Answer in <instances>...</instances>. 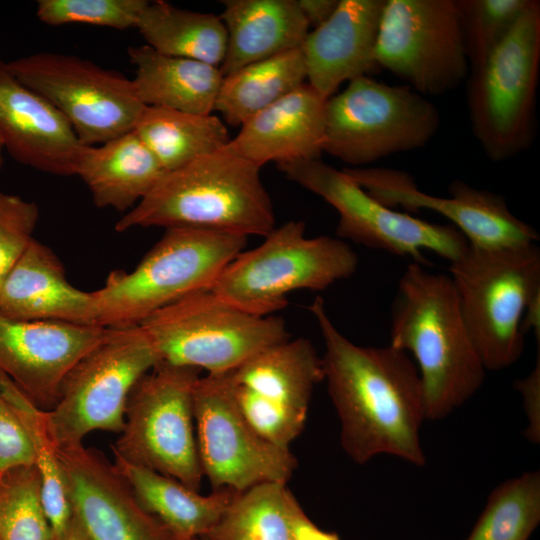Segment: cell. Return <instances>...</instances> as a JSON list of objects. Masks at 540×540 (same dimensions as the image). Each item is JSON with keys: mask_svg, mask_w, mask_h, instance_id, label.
I'll use <instances>...</instances> for the list:
<instances>
[{"mask_svg": "<svg viewBox=\"0 0 540 540\" xmlns=\"http://www.w3.org/2000/svg\"><path fill=\"white\" fill-rule=\"evenodd\" d=\"M470 68L507 36L532 0H455Z\"/></svg>", "mask_w": 540, "mask_h": 540, "instance_id": "e575fe53", "label": "cell"}, {"mask_svg": "<svg viewBox=\"0 0 540 540\" xmlns=\"http://www.w3.org/2000/svg\"><path fill=\"white\" fill-rule=\"evenodd\" d=\"M73 513L89 540H179L138 501L115 465L95 449H57Z\"/></svg>", "mask_w": 540, "mask_h": 540, "instance_id": "d6986e66", "label": "cell"}, {"mask_svg": "<svg viewBox=\"0 0 540 540\" xmlns=\"http://www.w3.org/2000/svg\"><path fill=\"white\" fill-rule=\"evenodd\" d=\"M140 102L193 114H212L223 75L217 66L162 54L147 44L127 51Z\"/></svg>", "mask_w": 540, "mask_h": 540, "instance_id": "4316f807", "label": "cell"}, {"mask_svg": "<svg viewBox=\"0 0 540 540\" xmlns=\"http://www.w3.org/2000/svg\"><path fill=\"white\" fill-rule=\"evenodd\" d=\"M439 127L438 109L425 96L362 76L327 99L323 152L362 166L425 146Z\"/></svg>", "mask_w": 540, "mask_h": 540, "instance_id": "9c48e42d", "label": "cell"}, {"mask_svg": "<svg viewBox=\"0 0 540 540\" xmlns=\"http://www.w3.org/2000/svg\"><path fill=\"white\" fill-rule=\"evenodd\" d=\"M234 399L249 424L283 448L303 431L322 358L306 338L282 341L228 372Z\"/></svg>", "mask_w": 540, "mask_h": 540, "instance_id": "2e32d148", "label": "cell"}, {"mask_svg": "<svg viewBox=\"0 0 540 540\" xmlns=\"http://www.w3.org/2000/svg\"><path fill=\"white\" fill-rule=\"evenodd\" d=\"M376 59L425 97L457 88L470 66L455 0H386Z\"/></svg>", "mask_w": 540, "mask_h": 540, "instance_id": "5bb4252c", "label": "cell"}, {"mask_svg": "<svg viewBox=\"0 0 540 540\" xmlns=\"http://www.w3.org/2000/svg\"><path fill=\"white\" fill-rule=\"evenodd\" d=\"M53 540H89V538L81 521L73 513L65 530L59 535L55 536Z\"/></svg>", "mask_w": 540, "mask_h": 540, "instance_id": "7bdbcfd3", "label": "cell"}, {"mask_svg": "<svg viewBox=\"0 0 540 540\" xmlns=\"http://www.w3.org/2000/svg\"><path fill=\"white\" fill-rule=\"evenodd\" d=\"M0 314L16 320L97 325L92 292L73 286L57 255L35 238L1 288Z\"/></svg>", "mask_w": 540, "mask_h": 540, "instance_id": "603a6c76", "label": "cell"}, {"mask_svg": "<svg viewBox=\"0 0 540 540\" xmlns=\"http://www.w3.org/2000/svg\"><path fill=\"white\" fill-rule=\"evenodd\" d=\"M133 131L166 172L223 149L230 137L224 122L212 114H193L145 107Z\"/></svg>", "mask_w": 540, "mask_h": 540, "instance_id": "f1b7e54d", "label": "cell"}, {"mask_svg": "<svg viewBox=\"0 0 540 540\" xmlns=\"http://www.w3.org/2000/svg\"><path fill=\"white\" fill-rule=\"evenodd\" d=\"M191 227L265 237L275 228L260 167L226 149L166 172L115 230Z\"/></svg>", "mask_w": 540, "mask_h": 540, "instance_id": "3957f363", "label": "cell"}, {"mask_svg": "<svg viewBox=\"0 0 540 540\" xmlns=\"http://www.w3.org/2000/svg\"><path fill=\"white\" fill-rule=\"evenodd\" d=\"M219 17L227 48L223 76L277 54L300 48L309 24L297 0H223Z\"/></svg>", "mask_w": 540, "mask_h": 540, "instance_id": "cb8c5ba5", "label": "cell"}, {"mask_svg": "<svg viewBox=\"0 0 540 540\" xmlns=\"http://www.w3.org/2000/svg\"><path fill=\"white\" fill-rule=\"evenodd\" d=\"M113 464L140 504L179 540H196L209 534L237 494L222 488L201 495L172 477L130 463L115 453Z\"/></svg>", "mask_w": 540, "mask_h": 540, "instance_id": "484cf974", "label": "cell"}, {"mask_svg": "<svg viewBox=\"0 0 540 540\" xmlns=\"http://www.w3.org/2000/svg\"><path fill=\"white\" fill-rule=\"evenodd\" d=\"M0 391L15 411L30 440L34 465L41 481L43 506L55 537L65 530L73 510L57 449L47 428L46 410L35 405L2 372Z\"/></svg>", "mask_w": 540, "mask_h": 540, "instance_id": "4dcf8cb0", "label": "cell"}, {"mask_svg": "<svg viewBox=\"0 0 540 540\" xmlns=\"http://www.w3.org/2000/svg\"><path fill=\"white\" fill-rule=\"evenodd\" d=\"M165 173L133 130L99 146H84L76 169L97 207L127 212Z\"/></svg>", "mask_w": 540, "mask_h": 540, "instance_id": "d4e9b609", "label": "cell"}, {"mask_svg": "<svg viewBox=\"0 0 540 540\" xmlns=\"http://www.w3.org/2000/svg\"><path fill=\"white\" fill-rule=\"evenodd\" d=\"M460 311L486 370L510 367L522 355L521 321L540 294V249L537 244L483 249L469 245L450 262Z\"/></svg>", "mask_w": 540, "mask_h": 540, "instance_id": "5b68a950", "label": "cell"}, {"mask_svg": "<svg viewBox=\"0 0 540 540\" xmlns=\"http://www.w3.org/2000/svg\"><path fill=\"white\" fill-rule=\"evenodd\" d=\"M289 518L292 540H340L337 533L318 527L292 493L289 497Z\"/></svg>", "mask_w": 540, "mask_h": 540, "instance_id": "ab89813d", "label": "cell"}, {"mask_svg": "<svg viewBox=\"0 0 540 540\" xmlns=\"http://www.w3.org/2000/svg\"><path fill=\"white\" fill-rule=\"evenodd\" d=\"M196 540H210V538L207 535L201 536L197 538Z\"/></svg>", "mask_w": 540, "mask_h": 540, "instance_id": "f6af8a7d", "label": "cell"}, {"mask_svg": "<svg viewBox=\"0 0 540 540\" xmlns=\"http://www.w3.org/2000/svg\"><path fill=\"white\" fill-rule=\"evenodd\" d=\"M287 484L264 483L237 493L210 540H292Z\"/></svg>", "mask_w": 540, "mask_h": 540, "instance_id": "1f68e13d", "label": "cell"}, {"mask_svg": "<svg viewBox=\"0 0 540 540\" xmlns=\"http://www.w3.org/2000/svg\"><path fill=\"white\" fill-rule=\"evenodd\" d=\"M3 151H4V145L0 137V169L2 168L3 163H4Z\"/></svg>", "mask_w": 540, "mask_h": 540, "instance_id": "ee69618b", "label": "cell"}, {"mask_svg": "<svg viewBox=\"0 0 540 540\" xmlns=\"http://www.w3.org/2000/svg\"><path fill=\"white\" fill-rule=\"evenodd\" d=\"M297 3L309 27L316 28L333 15L339 0H297Z\"/></svg>", "mask_w": 540, "mask_h": 540, "instance_id": "60d3db41", "label": "cell"}, {"mask_svg": "<svg viewBox=\"0 0 540 540\" xmlns=\"http://www.w3.org/2000/svg\"><path fill=\"white\" fill-rule=\"evenodd\" d=\"M248 236L191 227L167 228L130 272L114 270L92 291L97 325L123 329L156 311L211 287L243 251Z\"/></svg>", "mask_w": 540, "mask_h": 540, "instance_id": "277c9868", "label": "cell"}, {"mask_svg": "<svg viewBox=\"0 0 540 540\" xmlns=\"http://www.w3.org/2000/svg\"><path fill=\"white\" fill-rule=\"evenodd\" d=\"M540 522V471L495 487L466 540H528Z\"/></svg>", "mask_w": 540, "mask_h": 540, "instance_id": "d6a6232c", "label": "cell"}, {"mask_svg": "<svg viewBox=\"0 0 540 540\" xmlns=\"http://www.w3.org/2000/svg\"><path fill=\"white\" fill-rule=\"evenodd\" d=\"M34 464L30 440L15 411L0 391V473Z\"/></svg>", "mask_w": 540, "mask_h": 540, "instance_id": "74e56055", "label": "cell"}, {"mask_svg": "<svg viewBox=\"0 0 540 540\" xmlns=\"http://www.w3.org/2000/svg\"><path fill=\"white\" fill-rule=\"evenodd\" d=\"M540 349V348H539ZM533 370L525 378L516 380L515 389L521 394L527 418L524 429L526 439L534 444L540 442V350Z\"/></svg>", "mask_w": 540, "mask_h": 540, "instance_id": "f35d334b", "label": "cell"}, {"mask_svg": "<svg viewBox=\"0 0 540 540\" xmlns=\"http://www.w3.org/2000/svg\"><path fill=\"white\" fill-rule=\"evenodd\" d=\"M111 331L99 325L16 320L0 314V372L35 405L50 410L71 369Z\"/></svg>", "mask_w": 540, "mask_h": 540, "instance_id": "ac0fdd59", "label": "cell"}, {"mask_svg": "<svg viewBox=\"0 0 540 540\" xmlns=\"http://www.w3.org/2000/svg\"><path fill=\"white\" fill-rule=\"evenodd\" d=\"M285 176L329 203L339 214L336 235L363 246L413 262L428 264L423 251L450 262L469 247L464 235L451 224L432 223L390 208L369 195L343 170L320 159L278 165Z\"/></svg>", "mask_w": 540, "mask_h": 540, "instance_id": "7c38bea8", "label": "cell"}, {"mask_svg": "<svg viewBox=\"0 0 540 540\" xmlns=\"http://www.w3.org/2000/svg\"><path fill=\"white\" fill-rule=\"evenodd\" d=\"M386 0H339L301 45L308 84L325 99L340 85L380 71L376 46Z\"/></svg>", "mask_w": 540, "mask_h": 540, "instance_id": "44dd1931", "label": "cell"}, {"mask_svg": "<svg viewBox=\"0 0 540 540\" xmlns=\"http://www.w3.org/2000/svg\"><path fill=\"white\" fill-rule=\"evenodd\" d=\"M7 63L22 84L65 117L85 146L132 131L146 107L132 79L76 55L38 52Z\"/></svg>", "mask_w": 540, "mask_h": 540, "instance_id": "4fadbf2b", "label": "cell"}, {"mask_svg": "<svg viewBox=\"0 0 540 540\" xmlns=\"http://www.w3.org/2000/svg\"><path fill=\"white\" fill-rule=\"evenodd\" d=\"M34 464L0 473V540H53Z\"/></svg>", "mask_w": 540, "mask_h": 540, "instance_id": "836d02e7", "label": "cell"}, {"mask_svg": "<svg viewBox=\"0 0 540 540\" xmlns=\"http://www.w3.org/2000/svg\"><path fill=\"white\" fill-rule=\"evenodd\" d=\"M158 362L139 325L112 329L71 369L57 403L46 410L56 449L82 445L85 436L96 430L120 433L132 389Z\"/></svg>", "mask_w": 540, "mask_h": 540, "instance_id": "8fae6325", "label": "cell"}, {"mask_svg": "<svg viewBox=\"0 0 540 540\" xmlns=\"http://www.w3.org/2000/svg\"><path fill=\"white\" fill-rule=\"evenodd\" d=\"M303 221L274 228L256 248L239 253L209 288L227 303L258 316L272 315L300 289L320 291L357 270L354 249L338 237L308 238Z\"/></svg>", "mask_w": 540, "mask_h": 540, "instance_id": "8992f818", "label": "cell"}, {"mask_svg": "<svg viewBox=\"0 0 540 540\" xmlns=\"http://www.w3.org/2000/svg\"><path fill=\"white\" fill-rule=\"evenodd\" d=\"M307 79L301 48L248 64L223 76L214 110L231 126L291 93Z\"/></svg>", "mask_w": 540, "mask_h": 540, "instance_id": "83f0119b", "label": "cell"}, {"mask_svg": "<svg viewBox=\"0 0 540 540\" xmlns=\"http://www.w3.org/2000/svg\"><path fill=\"white\" fill-rule=\"evenodd\" d=\"M521 330L524 335L527 331H532L540 346V294L533 297L526 307L521 321Z\"/></svg>", "mask_w": 540, "mask_h": 540, "instance_id": "b9f144b4", "label": "cell"}, {"mask_svg": "<svg viewBox=\"0 0 540 540\" xmlns=\"http://www.w3.org/2000/svg\"><path fill=\"white\" fill-rule=\"evenodd\" d=\"M199 460L212 489L244 492L264 483L287 484L297 467L289 448L259 435L241 413L229 373L197 380L193 397Z\"/></svg>", "mask_w": 540, "mask_h": 540, "instance_id": "9a60e30c", "label": "cell"}, {"mask_svg": "<svg viewBox=\"0 0 540 540\" xmlns=\"http://www.w3.org/2000/svg\"><path fill=\"white\" fill-rule=\"evenodd\" d=\"M38 220L36 203L0 191V291L34 239Z\"/></svg>", "mask_w": 540, "mask_h": 540, "instance_id": "8d00e7d4", "label": "cell"}, {"mask_svg": "<svg viewBox=\"0 0 540 540\" xmlns=\"http://www.w3.org/2000/svg\"><path fill=\"white\" fill-rule=\"evenodd\" d=\"M390 327V345L414 357L426 419L447 417L482 386L486 369L449 275L412 261L399 279Z\"/></svg>", "mask_w": 540, "mask_h": 540, "instance_id": "7a4b0ae2", "label": "cell"}, {"mask_svg": "<svg viewBox=\"0 0 540 540\" xmlns=\"http://www.w3.org/2000/svg\"><path fill=\"white\" fill-rule=\"evenodd\" d=\"M197 368L159 361L132 389L120 436L111 445L126 461L172 477L194 491L203 472L195 423Z\"/></svg>", "mask_w": 540, "mask_h": 540, "instance_id": "30bf717a", "label": "cell"}, {"mask_svg": "<svg viewBox=\"0 0 540 540\" xmlns=\"http://www.w3.org/2000/svg\"><path fill=\"white\" fill-rule=\"evenodd\" d=\"M146 0H38L36 16L44 24H88L118 30L136 28Z\"/></svg>", "mask_w": 540, "mask_h": 540, "instance_id": "d590c367", "label": "cell"}, {"mask_svg": "<svg viewBox=\"0 0 540 540\" xmlns=\"http://www.w3.org/2000/svg\"><path fill=\"white\" fill-rule=\"evenodd\" d=\"M326 101L304 83L246 120L224 149L260 168L271 161L320 159Z\"/></svg>", "mask_w": 540, "mask_h": 540, "instance_id": "7402d4cb", "label": "cell"}, {"mask_svg": "<svg viewBox=\"0 0 540 540\" xmlns=\"http://www.w3.org/2000/svg\"><path fill=\"white\" fill-rule=\"evenodd\" d=\"M540 2L532 0L507 36L470 68L467 104L473 135L499 162L527 150L537 133Z\"/></svg>", "mask_w": 540, "mask_h": 540, "instance_id": "52a82bcc", "label": "cell"}, {"mask_svg": "<svg viewBox=\"0 0 540 540\" xmlns=\"http://www.w3.org/2000/svg\"><path fill=\"white\" fill-rule=\"evenodd\" d=\"M347 173L369 195L395 209L429 210L451 222L469 245L483 249L536 244L537 230L516 217L502 195L475 188L461 180L448 186L449 196L439 197L419 189L406 172L388 168L348 167Z\"/></svg>", "mask_w": 540, "mask_h": 540, "instance_id": "e0dca14e", "label": "cell"}, {"mask_svg": "<svg viewBox=\"0 0 540 540\" xmlns=\"http://www.w3.org/2000/svg\"><path fill=\"white\" fill-rule=\"evenodd\" d=\"M136 28L146 44L162 54L217 67L224 60L227 32L219 15L154 1L142 11Z\"/></svg>", "mask_w": 540, "mask_h": 540, "instance_id": "f546056e", "label": "cell"}, {"mask_svg": "<svg viewBox=\"0 0 540 540\" xmlns=\"http://www.w3.org/2000/svg\"><path fill=\"white\" fill-rule=\"evenodd\" d=\"M139 326L159 361L222 374L274 344L288 340L285 321L243 311L210 289L156 311Z\"/></svg>", "mask_w": 540, "mask_h": 540, "instance_id": "ba28073f", "label": "cell"}, {"mask_svg": "<svg viewBox=\"0 0 540 540\" xmlns=\"http://www.w3.org/2000/svg\"><path fill=\"white\" fill-rule=\"evenodd\" d=\"M309 310L324 342V380L340 420L344 452L359 465L386 454L424 466L425 405L414 361L390 344L365 347L350 341L332 322L321 296Z\"/></svg>", "mask_w": 540, "mask_h": 540, "instance_id": "6da1fadb", "label": "cell"}, {"mask_svg": "<svg viewBox=\"0 0 540 540\" xmlns=\"http://www.w3.org/2000/svg\"><path fill=\"white\" fill-rule=\"evenodd\" d=\"M0 137L19 163L38 171L76 175L83 145L65 117L22 84L0 60Z\"/></svg>", "mask_w": 540, "mask_h": 540, "instance_id": "ffe728a7", "label": "cell"}]
</instances>
